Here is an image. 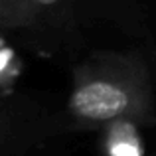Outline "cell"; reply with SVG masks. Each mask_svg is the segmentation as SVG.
<instances>
[{
	"label": "cell",
	"instance_id": "1",
	"mask_svg": "<svg viewBox=\"0 0 156 156\" xmlns=\"http://www.w3.org/2000/svg\"><path fill=\"white\" fill-rule=\"evenodd\" d=\"M67 111L81 129L156 122L152 77L136 51L97 50L73 65Z\"/></svg>",
	"mask_w": 156,
	"mask_h": 156
},
{
	"label": "cell",
	"instance_id": "2",
	"mask_svg": "<svg viewBox=\"0 0 156 156\" xmlns=\"http://www.w3.org/2000/svg\"><path fill=\"white\" fill-rule=\"evenodd\" d=\"M0 30H36L30 0H0Z\"/></svg>",
	"mask_w": 156,
	"mask_h": 156
},
{
	"label": "cell",
	"instance_id": "3",
	"mask_svg": "<svg viewBox=\"0 0 156 156\" xmlns=\"http://www.w3.org/2000/svg\"><path fill=\"white\" fill-rule=\"evenodd\" d=\"M36 12V30L63 26L71 16L73 0H30Z\"/></svg>",
	"mask_w": 156,
	"mask_h": 156
},
{
	"label": "cell",
	"instance_id": "4",
	"mask_svg": "<svg viewBox=\"0 0 156 156\" xmlns=\"http://www.w3.org/2000/svg\"><path fill=\"white\" fill-rule=\"evenodd\" d=\"M18 75V59L8 48L0 46V87L8 85Z\"/></svg>",
	"mask_w": 156,
	"mask_h": 156
},
{
	"label": "cell",
	"instance_id": "5",
	"mask_svg": "<svg viewBox=\"0 0 156 156\" xmlns=\"http://www.w3.org/2000/svg\"><path fill=\"white\" fill-rule=\"evenodd\" d=\"M0 125H2V107H0Z\"/></svg>",
	"mask_w": 156,
	"mask_h": 156
}]
</instances>
